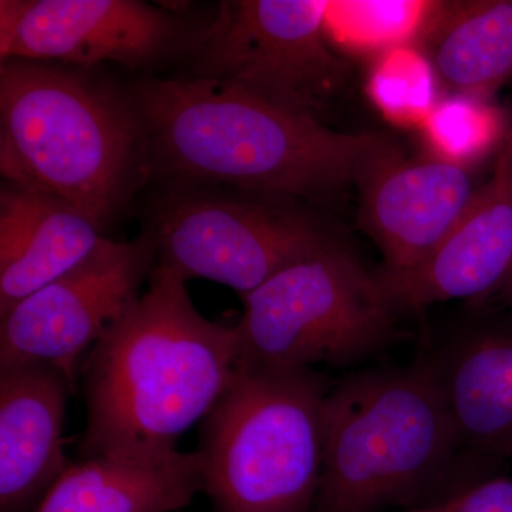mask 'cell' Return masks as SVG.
<instances>
[{
    "instance_id": "1",
    "label": "cell",
    "mask_w": 512,
    "mask_h": 512,
    "mask_svg": "<svg viewBox=\"0 0 512 512\" xmlns=\"http://www.w3.org/2000/svg\"><path fill=\"white\" fill-rule=\"evenodd\" d=\"M147 164L180 181L322 198L404 158L392 138L322 121L215 80L154 79L134 92Z\"/></svg>"
},
{
    "instance_id": "2",
    "label": "cell",
    "mask_w": 512,
    "mask_h": 512,
    "mask_svg": "<svg viewBox=\"0 0 512 512\" xmlns=\"http://www.w3.org/2000/svg\"><path fill=\"white\" fill-rule=\"evenodd\" d=\"M237 325L201 315L187 279L157 262L147 291L97 343L84 367V458L175 453L241 367Z\"/></svg>"
},
{
    "instance_id": "3",
    "label": "cell",
    "mask_w": 512,
    "mask_h": 512,
    "mask_svg": "<svg viewBox=\"0 0 512 512\" xmlns=\"http://www.w3.org/2000/svg\"><path fill=\"white\" fill-rule=\"evenodd\" d=\"M463 456L473 457L426 356L353 373L330 387L326 399L315 512L403 510L493 477L463 468Z\"/></svg>"
},
{
    "instance_id": "4",
    "label": "cell",
    "mask_w": 512,
    "mask_h": 512,
    "mask_svg": "<svg viewBox=\"0 0 512 512\" xmlns=\"http://www.w3.org/2000/svg\"><path fill=\"white\" fill-rule=\"evenodd\" d=\"M147 165L143 123L107 87L32 60L0 64V171L6 183L69 202L101 228Z\"/></svg>"
},
{
    "instance_id": "5",
    "label": "cell",
    "mask_w": 512,
    "mask_h": 512,
    "mask_svg": "<svg viewBox=\"0 0 512 512\" xmlns=\"http://www.w3.org/2000/svg\"><path fill=\"white\" fill-rule=\"evenodd\" d=\"M329 390L313 369L241 363L202 420V493L214 512H315Z\"/></svg>"
},
{
    "instance_id": "6",
    "label": "cell",
    "mask_w": 512,
    "mask_h": 512,
    "mask_svg": "<svg viewBox=\"0 0 512 512\" xmlns=\"http://www.w3.org/2000/svg\"><path fill=\"white\" fill-rule=\"evenodd\" d=\"M242 363L350 366L394 342L399 311L348 247L332 239L242 298Z\"/></svg>"
},
{
    "instance_id": "7",
    "label": "cell",
    "mask_w": 512,
    "mask_h": 512,
    "mask_svg": "<svg viewBox=\"0 0 512 512\" xmlns=\"http://www.w3.org/2000/svg\"><path fill=\"white\" fill-rule=\"evenodd\" d=\"M328 8L329 0L221 2L195 43L194 77L318 119L348 77L326 39Z\"/></svg>"
},
{
    "instance_id": "8",
    "label": "cell",
    "mask_w": 512,
    "mask_h": 512,
    "mask_svg": "<svg viewBox=\"0 0 512 512\" xmlns=\"http://www.w3.org/2000/svg\"><path fill=\"white\" fill-rule=\"evenodd\" d=\"M150 234L157 262L187 281L228 286L241 298L333 239L301 212L200 192L161 202Z\"/></svg>"
},
{
    "instance_id": "9",
    "label": "cell",
    "mask_w": 512,
    "mask_h": 512,
    "mask_svg": "<svg viewBox=\"0 0 512 512\" xmlns=\"http://www.w3.org/2000/svg\"><path fill=\"white\" fill-rule=\"evenodd\" d=\"M156 264L150 232L133 241L104 239L80 264L0 315V366L49 365L76 384L83 356L133 308Z\"/></svg>"
},
{
    "instance_id": "10",
    "label": "cell",
    "mask_w": 512,
    "mask_h": 512,
    "mask_svg": "<svg viewBox=\"0 0 512 512\" xmlns=\"http://www.w3.org/2000/svg\"><path fill=\"white\" fill-rule=\"evenodd\" d=\"M177 33L164 10L136 0H2L0 57L136 69L165 52Z\"/></svg>"
},
{
    "instance_id": "11",
    "label": "cell",
    "mask_w": 512,
    "mask_h": 512,
    "mask_svg": "<svg viewBox=\"0 0 512 512\" xmlns=\"http://www.w3.org/2000/svg\"><path fill=\"white\" fill-rule=\"evenodd\" d=\"M511 269L512 124L493 177L439 247L404 274H377L390 302L402 312L487 295L503 286Z\"/></svg>"
},
{
    "instance_id": "12",
    "label": "cell",
    "mask_w": 512,
    "mask_h": 512,
    "mask_svg": "<svg viewBox=\"0 0 512 512\" xmlns=\"http://www.w3.org/2000/svg\"><path fill=\"white\" fill-rule=\"evenodd\" d=\"M360 221L384 256L383 275L421 264L466 214L478 190L463 164L397 160L362 188Z\"/></svg>"
},
{
    "instance_id": "13",
    "label": "cell",
    "mask_w": 512,
    "mask_h": 512,
    "mask_svg": "<svg viewBox=\"0 0 512 512\" xmlns=\"http://www.w3.org/2000/svg\"><path fill=\"white\" fill-rule=\"evenodd\" d=\"M74 383L39 363L0 366V512H29L70 467L63 429Z\"/></svg>"
},
{
    "instance_id": "14",
    "label": "cell",
    "mask_w": 512,
    "mask_h": 512,
    "mask_svg": "<svg viewBox=\"0 0 512 512\" xmlns=\"http://www.w3.org/2000/svg\"><path fill=\"white\" fill-rule=\"evenodd\" d=\"M69 202L6 183L0 191V315L80 264L106 239Z\"/></svg>"
},
{
    "instance_id": "15",
    "label": "cell",
    "mask_w": 512,
    "mask_h": 512,
    "mask_svg": "<svg viewBox=\"0 0 512 512\" xmlns=\"http://www.w3.org/2000/svg\"><path fill=\"white\" fill-rule=\"evenodd\" d=\"M429 359L470 456L495 463L512 446V328L458 335Z\"/></svg>"
},
{
    "instance_id": "16",
    "label": "cell",
    "mask_w": 512,
    "mask_h": 512,
    "mask_svg": "<svg viewBox=\"0 0 512 512\" xmlns=\"http://www.w3.org/2000/svg\"><path fill=\"white\" fill-rule=\"evenodd\" d=\"M200 454L96 457L70 464L35 512H174L202 493Z\"/></svg>"
},
{
    "instance_id": "17",
    "label": "cell",
    "mask_w": 512,
    "mask_h": 512,
    "mask_svg": "<svg viewBox=\"0 0 512 512\" xmlns=\"http://www.w3.org/2000/svg\"><path fill=\"white\" fill-rule=\"evenodd\" d=\"M421 37L451 92L487 97L512 76V0L436 3Z\"/></svg>"
},
{
    "instance_id": "18",
    "label": "cell",
    "mask_w": 512,
    "mask_h": 512,
    "mask_svg": "<svg viewBox=\"0 0 512 512\" xmlns=\"http://www.w3.org/2000/svg\"><path fill=\"white\" fill-rule=\"evenodd\" d=\"M433 2H333L325 16L326 39L357 47L402 42L423 30Z\"/></svg>"
},
{
    "instance_id": "19",
    "label": "cell",
    "mask_w": 512,
    "mask_h": 512,
    "mask_svg": "<svg viewBox=\"0 0 512 512\" xmlns=\"http://www.w3.org/2000/svg\"><path fill=\"white\" fill-rule=\"evenodd\" d=\"M383 512H512V480L488 477L433 503Z\"/></svg>"
},
{
    "instance_id": "20",
    "label": "cell",
    "mask_w": 512,
    "mask_h": 512,
    "mask_svg": "<svg viewBox=\"0 0 512 512\" xmlns=\"http://www.w3.org/2000/svg\"><path fill=\"white\" fill-rule=\"evenodd\" d=\"M500 291L503 293L505 301H507L508 305L512 308V269L508 278L505 279L503 286H501Z\"/></svg>"
},
{
    "instance_id": "21",
    "label": "cell",
    "mask_w": 512,
    "mask_h": 512,
    "mask_svg": "<svg viewBox=\"0 0 512 512\" xmlns=\"http://www.w3.org/2000/svg\"><path fill=\"white\" fill-rule=\"evenodd\" d=\"M507 458H511V460H512V446H511L510 450H508Z\"/></svg>"
}]
</instances>
